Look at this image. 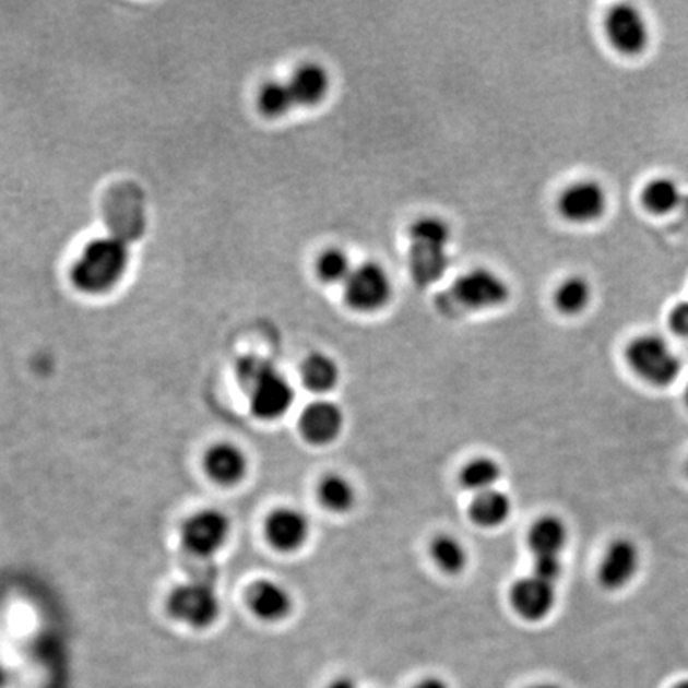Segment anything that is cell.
<instances>
[{
	"mask_svg": "<svg viewBox=\"0 0 688 688\" xmlns=\"http://www.w3.org/2000/svg\"><path fill=\"white\" fill-rule=\"evenodd\" d=\"M451 239L450 224L439 215H423L410 225L406 266L416 286L426 288L443 280L451 265Z\"/></svg>",
	"mask_w": 688,
	"mask_h": 688,
	"instance_id": "6da1fadb",
	"label": "cell"
},
{
	"mask_svg": "<svg viewBox=\"0 0 688 688\" xmlns=\"http://www.w3.org/2000/svg\"><path fill=\"white\" fill-rule=\"evenodd\" d=\"M130 249L118 236L92 239L71 268L72 284L83 294L100 295L112 290L124 276Z\"/></svg>",
	"mask_w": 688,
	"mask_h": 688,
	"instance_id": "7a4b0ae2",
	"label": "cell"
},
{
	"mask_svg": "<svg viewBox=\"0 0 688 688\" xmlns=\"http://www.w3.org/2000/svg\"><path fill=\"white\" fill-rule=\"evenodd\" d=\"M509 298V283L491 268L477 266L465 271L450 287L441 290L436 305L443 315L461 316L499 308Z\"/></svg>",
	"mask_w": 688,
	"mask_h": 688,
	"instance_id": "3957f363",
	"label": "cell"
},
{
	"mask_svg": "<svg viewBox=\"0 0 688 688\" xmlns=\"http://www.w3.org/2000/svg\"><path fill=\"white\" fill-rule=\"evenodd\" d=\"M238 377L242 388L248 391L250 412L256 418H283L294 405V388L270 360L245 357L238 365Z\"/></svg>",
	"mask_w": 688,
	"mask_h": 688,
	"instance_id": "277c9868",
	"label": "cell"
},
{
	"mask_svg": "<svg viewBox=\"0 0 688 688\" xmlns=\"http://www.w3.org/2000/svg\"><path fill=\"white\" fill-rule=\"evenodd\" d=\"M627 363L645 382L665 388L679 378L683 359L671 347L668 340L656 333L636 336L627 347Z\"/></svg>",
	"mask_w": 688,
	"mask_h": 688,
	"instance_id": "5b68a950",
	"label": "cell"
},
{
	"mask_svg": "<svg viewBox=\"0 0 688 688\" xmlns=\"http://www.w3.org/2000/svg\"><path fill=\"white\" fill-rule=\"evenodd\" d=\"M394 295L391 274L375 260L359 263L343 284V298L353 311L371 315L389 305Z\"/></svg>",
	"mask_w": 688,
	"mask_h": 688,
	"instance_id": "8992f818",
	"label": "cell"
},
{
	"mask_svg": "<svg viewBox=\"0 0 688 688\" xmlns=\"http://www.w3.org/2000/svg\"><path fill=\"white\" fill-rule=\"evenodd\" d=\"M166 610L179 624L194 630H206L221 615V601L214 586L193 580L171 590L166 600Z\"/></svg>",
	"mask_w": 688,
	"mask_h": 688,
	"instance_id": "52a82bcc",
	"label": "cell"
},
{
	"mask_svg": "<svg viewBox=\"0 0 688 688\" xmlns=\"http://www.w3.org/2000/svg\"><path fill=\"white\" fill-rule=\"evenodd\" d=\"M232 523L217 509H201L191 513L180 527V542L190 555L211 558L227 544Z\"/></svg>",
	"mask_w": 688,
	"mask_h": 688,
	"instance_id": "ba28073f",
	"label": "cell"
},
{
	"mask_svg": "<svg viewBox=\"0 0 688 688\" xmlns=\"http://www.w3.org/2000/svg\"><path fill=\"white\" fill-rule=\"evenodd\" d=\"M556 210L571 224H592L607 210L606 189L596 180H579L566 187L556 200Z\"/></svg>",
	"mask_w": 688,
	"mask_h": 688,
	"instance_id": "9c48e42d",
	"label": "cell"
},
{
	"mask_svg": "<svg viewBox=\"0 0 688 688\" xmlns=\"http://www.w3.org/2000/svg\"><path fill=\"white\" fill-rule=\"evenodd\" d=\"M607 38L612 47L621 55L634 57L642 54L649 44L648 20L641 10L630 3H620L610 9L606 16Z\"/></svg>",
	"mask_w": 688,
	"mask_h": 688,
	"instance_id": "30bf717a",
	"label": "cell"
},
{
	"mask_svg": "<svg viewBox=\"0 0 688 688\" xmlns=\"http://www.w3.org/2000/svg\"><path fill=\"white\" fill-rule=\"evenodd\" d=\"M641 568V550L634 541L618 537L612 541L601 558L597 580L609 592L625 589L638 576Z\"/></svg>",
	"mask_w": 688,
	"mask_h": 688,
	"instance_id": "8fae6325",
	"label": "cell"
},
{
	"mask_svg": "<svg viewBox=\"0 0 688 688\" xmlns=\"http://www.w3.org/2000/svg\"><path fill=\"white\" fill-rule=\"evenodd\" d=\"M510 603L521 618L527 621H541L551 614L556 604L555 583L541 577H521L510 590Z\"/></svg>",
	"mask_w": 688,
	"mask_h": 688,
	"instance_id": "7c38bea8",
	"label": "cell"
},
{
	"mask_svg": "<svg viewBox=\"0 0 688 688\" xmlns=\"http://www.w3.org/2000/svg\"><path fill=\"white\" fill-rule=\"evenodd\" d=\"M265 537L274 550L283 554L300 550L309 537L308 517L294 507L274 509L265 520Z\"/></svg>",
	"mask_w": 688,
	"mask_h": 688,
	"instance_id": "4fadbf2b",
	"label": "cell"
},
{
	"mask_svg": "<svg viewBox=\"0 0 688 688\" xmlns=\"http://www.w3.org/2000/svg\"><path fill=\"white\" fill-rule=\"evenodd\" d=\"M301 437L308 443L324 447L339 439L344 427V413L335 402L319 399L306 405L298 418Z\"/></svg>",
	"mask_w": 688,
	"mask_h": 688,
	"instance_id": "5bb4252c",
	"label": "cell"
},
{
	"mask_svg": "<svg viewBox=\"0 0 688 688\" xmlns=\"http://www.w3.org/2000/svg\"><path fill=\"white\" fill-rule=\"evenodd\" d=\"M248 456L238 444L218 441L204 453L203 467L207 477L221 486H235L248 474Z\"/></svg>",
	"mask_w": 688,
	"mask_h": 688,
	"instance_id": "9a60e30c",
	"label": "cell"
},
{
	"mask_svg": "<svg viewBox=\"0 0 688 688\" xmlns=\"http://www.w3.org/2000/svg\"><path fill=\"white\" fill-rule=\"evenodd\" d=\"M288 88L294 96L295 106L311 107L321 106L332 88V79L329 71L321 62H301L290 79L287 80Z\"/></svg>",
	"mask_w": 688,
	"mask_h": 688,
	"instance_id": "2e32d148",
	"label": "cell"
},
{
	"mask_svg": "<svg viewBox=\"0 0 688 688\" xmlns=\"http://www.w3.org/2000/svg\"><path fill=\"white\" fill-rule=\"evenodd\" d=\"M248 606L259 620L276 624L288 617L294 600L286 586L274 580H257L248 592Z\"/></svg>",
	"mask_w": 688,
	"mask_h": 688,
	"instance_id": "e0dca14e",
	"label": "cell"
},
{
	"mask_svg": "<svg viewBox=\"0 0 688 688\" xmlns=\"http://www.w3.org/2000/svg\"><path fill=\"white\" fill-rule=\"evenodd\" d=\"M568 538V526L561 518L556 515L538 518L527 534V542L534 556H561Z\"/></svg>",
	"mask_w": 688,
	"mask_h": 688,
	"instance_id": "ac0fdd59",
	"label": "cell"
},
{
	"mask_svg": "<svg viewBox=\"0 0 688 688\" xmlns=\"http://www.w3.org/2000/svg\"><path fill=\"white\" fill-rule=\"evenodd\" d=\"M301 382L315 394L324 395L339 385L342 371L332 356L324 353H312L305 357L300 367Z\"/></svg>",
	"mask_w": 688,
	"mask_h": 688,
	"instance_id": "d6986e66",
	"label": "cell"
},
{
	"mask_svg": "<svg viewBox=\"0 0 688 688\" xmlns=\"http://www.w3.org/2000/svg\"><path fill=\"white\" fill-rule=\"evenodd\" d=\"M468 513L477 526L497 527L512 515V499L499 489H489L475 495Z\"/></svg>",
	"mask_w": 688,
	"mask_h": 688,
	"instance_id": "ffe728a7",
	"label": "cell"
},
{
	"mask_svg": "<svg viewBox=\"0 0 688 688\" xmlns=\"http://www.w3.org/2000/svg\"><path fill=\"white\" fill-rule=\"evenodd\" d=\"M592 286L582 276H569L556 287L554 301L556 309L566 316H576L585 311L592 301Z\"/></svg>",
	"mask_w": 688,
	"mask_h": 688,
	"instance_id": "44dd1931",
	"label": "cell"
},
{
	"mask_svg": "<svg viewBox=\"0 0 688 688\" xmlns=\"http://www.w3.org/2000/svg\"><path fill=\"white\" fill-rule=\"evenodd\" d=\"M683 190L669 177L653 179L642 190V203L652 214H669L683 204Z\"/></svg>",
	"mask_w": 688,
	"mask_h": 688,
	"instance_id": "7402d4cb",
	"label": "cell"
},
{
	"mask_svg": "<svg viewBox=\"0 0 688 688\" xmlns=\"http://www.w3.org/2000/svg\"><path fill=\"white\" fill-rule=\"evenodd\" d=\"M354 270L351 257L342 248H327L316 257L315 273L322 284L343 286Z\"/></svg>",
	"mask_w": 688,
	"mask_h": 688,
	"instance_id": "603a6c76",
	"label": "cell"
},
{
	"mask_svg": "<svg viewBox=\"0 0 688 688\" xmlns=\"http://www.w3.org/2000/svg\"><path fill=\"white\" fill-rule=\"evenodd\" d=\"M319 500L329 512L347 513L356 503V489L349 479L330 474L319 485Z\"/></svg>",
	"mask_w": 688,
	"mask_h": 688,
	"instance_id": "cb8c5ba5",
	"label": "cell"
},
{
	"mask_svg": "<svg viewBox=\"0 0 688 688\" xmlns=\"http://www.w3.org/2000/svg\"><path fill=\"white\" fill-rule=\"evenodd\" d=\"M500 477L502 468L499 462L491 458H475L474 461L467 462L461 472L462 486L475 495L495 489Z\"/></svg>",
	"mask_w": 688,
	"mask_h": 688,
	"instance_id": "d4e9b609",
	"label": "cell"
},
{
	"mask_svg": "<svg viewBox=\"0 0 688 688\" xmlns=\"http://www.w3.org/2000/svg\"><path fill=\"white\" fill-rule=\"evenodd\" d=\"M430 556L441 571L451 576L464 571L467 566V550L462 542L451 534H440L434 538L430 544Z\"/></svg>",
	"mask_w": 688,
	"mask_h": 688,
	"instance_id": "484cf974",
	"label": "cell"
},
{
	"mask_svg": "<svg viewBox=\"0 0 688 688\" xmlns=\"http://www.w3.org/2000/svg\"><path fill=\"white\" fill-rule=\"evenodd\" d=\"M257 106L266 118L286 117L294 107H297L288 83L281 80H268L260 86Z\"/></svg>",
	"mask_w": 688,
	"mask_h": 688,
	"instance_id": "4316f807",
	"label": "cell"
},
{
	"mask_svg": "<svg viewBox=\"0 0 688 688\" xmlns=\"http://www.w3.org/2000/svg\"><path fill=\"white\" fill-rule=\"evenodd\" d=\"M565 566H562L561 556H535L534 576L547 580V582L556 583L562 576Z\"/></svg>",
	"mask_w": 688,
	"mask_h": 688,
	"instance_id": "83f0119b",
	"label": "cell"
},
{
	"mask_svg": "<svg viewBox=\"0 0 688 688\" xmlns=\"http://www.w3.org/2000/svg\"><path fill=\"white\" fill-rule=\"evenodd\" d=\"M669 327L676 335L688 339V301H680L671 309Z\"/></svg>",
	"mask_w": 688,
	"mask_h": 688,
	"instance_id": "f1b7e54d",
	"label": "cell"
},
{
	"mask_svg": "<svg viewBox=\"0 0 688 688\" xmlns=\"http://www.w3.org/2000/svg\"><path fill=\"white\" fill-rule=\"evenodd\" d=\"M413 688H450L443 679L440 677H426V679L419 680Z\"/></svg>",
	"mask_w": 688,
	"mask_h": 688,
	"instance_id": "f546056e",
	"label": "cell"
},
{
	"mask_svg": "<svg viewBox=\"0 0 688 688\" xmlns=\"http://www.w3.org/2000/svg\"><path fill=\"white\" fill-rule=\"evenodd\" d=\"M327 688H359L357 687L356 680L351 679V677H339V679L333 680V683L329 684Z\"/></svg>",
	"mask_w": 688,
	"mask_h": 688,
	"instance_id": "4dcf8cb0",
	"label": "cell"
},
{
	"mask_svg": "<svg viewBox=\"0 0 688 688\" xmlns=\"http://www.w3.org/2000/svg\"><path fill=\"white\" fill-rule=\"evenodd\" d=\"M527 688H562V687L556 686V684L541 683V684H535V686H531Z\"/></svg>",
	"mask_w": 688,
	"mask_h": 688,
	"instance_id": "1f68e13d",
	"label": "cell"
},
{
	"mask_svg": "<svg viewBox=\"0 0 688 688\" xmlns=\"http://www.w3.org/2000/svg\"><path fill=\"white\" fill-rule=\"evenodd\" d=\"M673 688H688V679L683 680V683L677 684V686H674Z\"/></svg>",
	"mask_w": 688,
	"mask_h": 688,
	"instance_id": "d6a6232c",
	"label": "cell"
},
{
	"mask_svg": "<svg viewBox=\"0 0 688 688\" xmlns=\"http://www.w3.org/2000/svg\"><path fill=\"white\" fill-rule=\"evenodd\" d=\"M684 398H686V402H687V406H688V384H687V389H686V395H684Z\"/></svg>",
	"mask_w": 688,
	"mask_h": 688,
	"instance_id": "836d02e7",
	"label": "cell"
},
{
	"mask_svg": "<svg viewBox=\"0 0 688 688\" xmlns=\"http://www.w3.org/2000/svg\"><path fill=\"white\" fill-rule=\"evenodd\" d=\"M687 472H688V467H687Z\"/></svg>",
	"mask_w": 688,
	"mask_h": 688,
	"instance_id": "e575fe53",
	"label": "cell"
}]
</instances>
